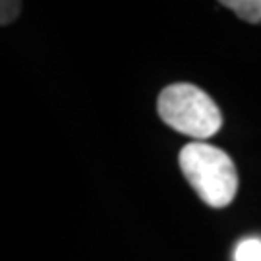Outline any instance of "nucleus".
<instances>
[{
    "label": "nucleus",
    "mask_w": 261,
    "mask_h": 261,
    "mask_svg": "<svg viewBox=\"0 0 261 261\" xmlns=\"http://www.w3.org/2000/svg\"><path fill=\"white\" fill-rule=\"evenodd\" d=\"M178 163L188 184L209 207L230 205L238 192V172L232 159L205 141H192L182 147Z\"/></svg>",
    "instance_id": "nucleus-1"
},
{
    "label": "nucleus",
    "mask_w": 261,
    "mask_h": 261,
    "mask_svg": "<svg viewBox=\"0 0 261 261\" xmlns=\"http://www.w3.org/2000/svg\"><path fill=\"white\" fill-rule=\"evenodd\" d=\"M161 120L172 130L203 141L215 136L223 126L221 109L209 95L192 84H172L157 99Z\"/></svg>",
    "instance_id": "nucleus-2"
},
{
    "label": "nucleus",
    "mask_w": 261,
    "mask_h": 261,
    "mask_svg": "<svg viewBox=\"0 0 261 261\" xmlns=\"http://www.w3.org/2000/svg\"><path fill=\"white\" fill-rule=\"evenodd\" d=\"M223 6L248 23H261V0H224Z\"/></svg>",
    "instance_id": "nucleus-3"
},
{
    "label": "nucleus",
    "mask_w": 261,
    "mask_h": 261,
    "mask_svg": "<svg viewBox=\"0 0 261 261\" xmlns=\"http://www.w3.org/2000/svg\"><path fill=\"white\" fill-rule=\"evenodd\" d=\"M234 261H261L259 238H244L234 250Z\"/></svg>",
    "instance_id": "nucleus-4"
},
{
    "label": "nucleus",
    "mask_w": 261,
    "mask_h": 261,
    "mask_svg": "<svg viewBox=\"0 0 261 261\" xmlns=\"http://www.w3.org/2000/svg\"><path fill=\"white\" fill-rule=\"evenodd\" d=\"M19 8H21V4H19V2L4 0V2H2V8H0V14H2L0 21H2V25H8V23H12L14 19L18 18Z\"/></svg>",
    "instance_id": "nucleus-5"
}]
</instances>
